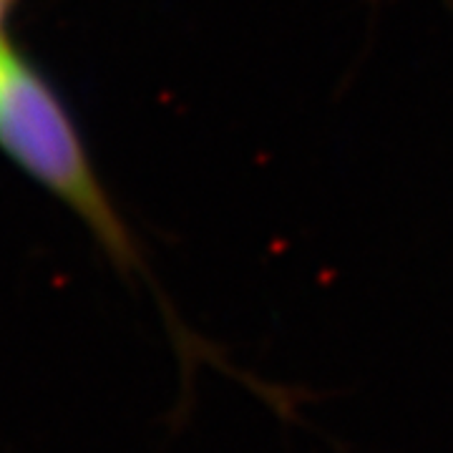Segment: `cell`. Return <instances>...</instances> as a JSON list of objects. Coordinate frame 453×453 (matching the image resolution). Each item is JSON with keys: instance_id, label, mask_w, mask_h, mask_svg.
Instances as JSON below:
<instances>
[{"instance_id": "1", "label": "cell", "mask_w": 453, "mask_h": 453, "mask_svg": "<svg viewBox=\"0 0 453 453\" xmlns=\"http://www.w3.org/2000/svg\"><path fill=\"white\" fill-rule=\"evenodd\" d=\"M0 149L64 202L124 273H144L142 252L101 184L58 94L13 43L0 38Z\"/></svg>"}, {"instance_id": "2", "label": "cell", "mask_w": 453, "mask_h": 453, "mask_svg": "<svg viewBox=\"0 0 453 453\" xmlns=\"http://www.w3.org/2000/svg\"><path fill=\"white\" fill-rule=\"evenodd\" d=\"M13 8V0H0V38H3V28H5V18Z\"/></svg>"}]
</instances>
